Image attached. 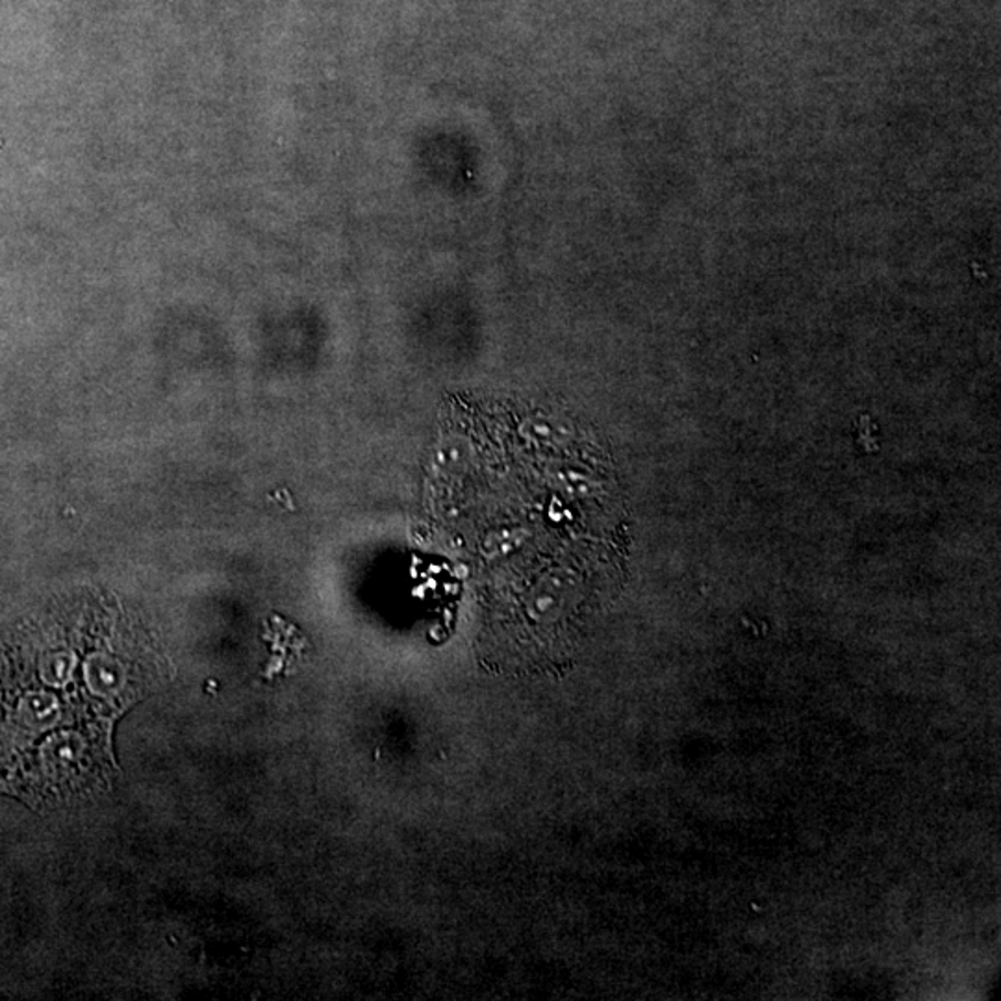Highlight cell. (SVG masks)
<instances>
[{
  "label": "cell",
  "instance_id": "6da1fadb",
  "mask_svg": "<svg viewBox=\"0 0 1001 1001\" xmlns=\"http://www.w3.org/2000/svg\"><path fill=\"white\" fill-rule=\"evenodd\" d=\"M64 718V708L49 692H29L18 708L19 724L30 733H45Z\"/></svg>",
  "mask_w": 1001,
  "mask_h": 1001
}]
</instances>
